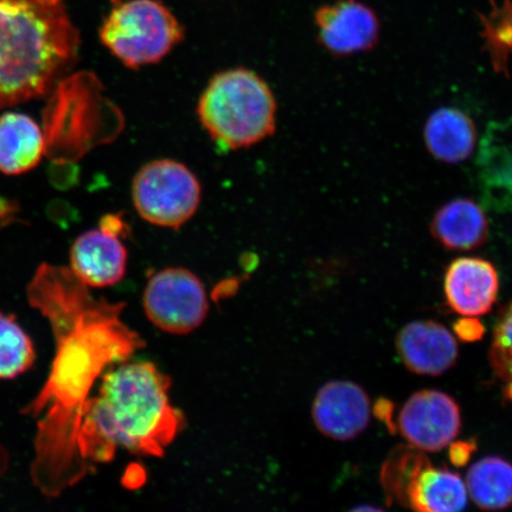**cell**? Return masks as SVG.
<instances>
[{
    "instance_id": "2",
    "label": "cell",
    "mask_w": 512,
    "mask_h": 512,
    "mask_svg": "<svg viewBox=\"0 0 512 512\" xmlns=\"http://www.w3.org/2000/svg\"><path fill=\"white\" fill-rule=\"evenodd\" d=\"M171 380L151 362H121L105 371L83 416L79 453L88 473L118 448L163 456L184 424L170 401Z\"/></svg>"
},
{
    "instance_id": "10",
    "label": "cell",
    "mask_w": 512,
    "mask_h": 512,
    "mask_svg": "<svg viewBox=\"0 0 512 512\" xmlns=\"http://www.w3.org/2000/svg\"><path fill=\"white\" fill-rule=\"evenodd\" d=\"M315 24L320 46L337 57L368 53L380 40V18L360 0H337L320 6Z\"/></svg>"
},
{
    "instance_id": "24",
    "label": "cell",
    "mask_w": 512,
    "mask_h": 512,
    "mask_svg": "<svg viewBox=\"0 0 512 512\" xmlns=\"http://www.w3.org/2000/svg\"><path fill=\"white\" fill-rule=\"evenodd\" d=\"M349 512H384L383 510L373 507V505H358L354 509H351Z\"/></svg>"
},
{
    "instance_id": "4",
    "label": "cell",
    "mask_w": 512,
    "mask_h": 512,
    "mask_svg": "<svg viewBox=\"0 0 512 512\" xmlns=\"http://www.w3.org/2000/svg\"><path fill=\"white\" fill-rule=\"evenodd\" d=\"M197 115L217 145L229 150L246 149L273 136L277 101L258 74L234 68L209 81L198 101Z\"/></svg>"
},
{
    "instance_id": "23",
    "label": "cell",
    "mask_w": 512,
    "mask_h": 512,
    "mask_svg": "<svg viewBox=\"0 0 512 512\" xmlns=\"http://www.w3.org/2000/svg\"><path fill=\"white\" fill-rule=\"evenodd\" d=\"M472 451L473 444L459 443L457 445H453L451 451V459L453 464L463 466V464L467 462V459L470 458Z\"/></svg>"
},
{
    "instance_id": "8",
    "label": "cell",
    "mask_w": 512,
    "mask_h": 512,
    "mask_svg": "<svg viewBox=\"0 0 512 512\" xmlns=\"http://www.w3.org/2000/svg\"><path fill=\"white\" fill-rule=\"evenodd\" d=\"M143 306L145 315L159 330L185 335L200 328L209 311L206 288L195 273L169 267L147 281Z\"/></svg>"
},
{
    "instance_id": "13",
    "label": "cell",
    "mask_w": 512,
    "mask_h": 512,
    "mask_svg": "<svg viewBox=\"0 0 512 512\" xmlns=\"http://www.w3.org/2000/svg\"><path fill=\"white\" fill-rule=\"evenodd\" d=\"M395 344L402 363L419 375L444 374L457 363L459 356L456 337L433 320H418L403 326Z\"/></svg>"
},
{
    "instance_id": "26",
    "label": "cell",
    "mask_w": 512,
    "mask_h": 512,
    "mask_svg": "<svg viewBox=\"0 0 512 512\" xmlns=\"http://www.w3.org/2000/svg\"><path fill=\"white\" fill-rule=\"evenodd\" d=\"M40 2L49 3V4H60L61 0H40Z\"/></svg>"
},
{
    "instance_id": "25",
    "label": "cell",
    "mask_w": 512,
    "mask_h": 512,
    "mask_svg": "<svg viewBox=\"0 0 512 512\" xmlns=\"http://www.w3.org/2000/svg\"><path fill=\"white\" fill-rule=\"evenodd\" d=\"M505 396L512 401V381L508 382L507 389H505Z\"/></svg>"
},
{
    "instance_id": "15",
    "label": "cell",
    "mask_w": 512,
    "mask_h": 512,
    "mask_svg": "<svg viewBox=\"0 0 512 512\" xmlns=\"http://www.w3.org/2000/svg\"><path fill=\"white\" fill-rule=\"evenodd\" d=\"M431 234L439 245L454 252H469L485 245L489 222L482 207L470 198H456L434 214Z\"/></svg>"
},
{
    "instance_id": "3",
    "label": "cell",
    "mask_w": 512,
    "mask_h": 512,
    "mask_svg": "<svg viewBox=\"0 0 512 512\" xmlns=\"http://www.w3.org/2000/svg\"><path fill=\"white\" fill-rule=\"evenodd\" d=\"M79 48V31L61 3L0 0V110L53 91Z\"/></svg>"
},
{
    "instance_id": "21",
    "label": "cell",
    "mask_w": 512,
    "mask_h": 512,
    "mask_svg": "<svg viewBox=\"0 0 512 512\" xmlns=\"http://www.w3.org/2000/svg\"><path fill=\"white\" fill-rule=\"evenodd\" d=\"M490 361L499 379L512 381V300L497 318Z\"/></svg>"
},
{
    "instance_id": "17",
    "label": "cell",
    "mask_w": 512,
    "mask_h": 512,
    "mask_svg": "<svg viewBox=\"0 0 512 512\" xmlns=\"http://www.w3.org/2000/svg\"><path fill=\"white\" fill-rule=\"evenodd\" d=\"M46 140L36 121L23 113L0 117V172L22 175L41 162Z\"/></svg>"
},
{
    "instance_id": "20",
    "label": "cell",
    "mask_w": 512,
    "mask_h": 512,
    "mask_svg": "<svg viewBox=\"0 0 512 512\" xmlns=\"http://www.w3.org/2000/svg\"><path fill=\"white\" fill-rule=\"evenodd\" d=\"M35 361L31 338L14 316L0 311V380H11L29 370Z\"/></svg>"
},
{
    "instance_id": "5",
    "label": "cell",
    "mask_w": 512,
    "mask_h": 512,
    "mask_svg": "<svg viewBox=\"0 0 512 512\" xmlns=\"http://www.w3.org/2000/svg\"><path fill=\"white\" fill-rule=\"evenodd\" d=\"M112 9L99 35L104 46L124 64L138 69L158 63L184 38V28L158 0H111Z\"/></svg>"
},
{
    "instance_id": "14",
    "label": "cell",
    "mask_w": 512,
    "mask_h": 512,
    "mask_svg": "<svg viewBox=\"0 0 512 512\" xmlns=\"http://www.w3.org/2000/svg\"><path fill=\"white\" fill-rule=\"evenodd\" d=\"M127 258L119 236L102 228L88 230L70 249L69 270L87 287H110L125 277Z\"/></svg>"
},
{
    "instance_id": "1",
    "label": "cell",
    "mask_w": 512,
    "mask_h": 512,
    "mask_svg": "<svg viewBox=\"0 0 512 512\" xmlns=\"http://www.w3.org/2000/svg\"><path fill=\"white\" fill-rule=\"evenodd\" d=\"M28 299L48 319L56 343L48 380L24 409L37 420L32 480L44 495L55 497L87 475L79 435L102 375L144 343L121 320L124 303L95 299L69 268L38 266Z\"/></svg>"
},
{
    "instance_id": "19",
    "label": "cell",
    "mask_w": 512,
    "mask_h": 512,
    "mask_svg": "<svg viewBox=\"0 0 512 512\" xmlns=\"http://www.w3.org/2000/svg\"><path fill=\"white\" fill-rule=\"evenodd\" d=\"M488 14L477 12L480 24L479 37L483 51L489 56L496 74L510 78L512 59V0H489Z\"/></svg>"
},
{
    "instance_id": "18",
    "label": "cell",
    "mask_w": 512,
    "mask_h": 512,
    "mask_svg": "<svg viewBox=\"0 0 512 512\" xmlns=\"http://www.w3.org/2000/svg\"><path fill=\"white\" fill-rule=\"evenodd\" d=\"M465 485L482 510L501 511L512 505V465L501 457L479 459L467 471Z\"/></svg>"
},
{
    "instance_id": "12",
    "label": "cell",
    "mask_w": 512,
    "mask_h": 512,
    "mask_svg": "<svg viewBox=\"0 0 512 512\" xmlns=\"http://www.w3.org/2000/svg\"><path fill=\"white\" fill-rule=\"evenodd\" d=\"M499 278L496 267L480 258H458L448 265L444 294L448 307L463 317L488 315L497 302Z\"/></svg>"
},
{
    "instance_id": "7",
    "label": "cell",
    "mask_w": 512,
    "mask_h": 512,
    "mask_svg": "<svg viewBox=\"0 0 512 512\" xmlns=\"http://www.w3.org/2000/svg\"><path fill=\"white\" fill-rule=\"evenodd\" d=\"M202 188L188 166L172 159L147 163L134 176L132 198L143 220L178 229L196 214Z\"/></svg>"
},
{
    "instance_id": "9",
    "label": "cell",
    "mask_w": 512,
    "mask_h": 512,
    "mask_svg": "<svg viewBox=\"0 0 512 512\" xmlns=\"http://www.w3.org/2000/svg\"><path fill=\"white\" fill-rule=\"evenodd\" d=\"M462 430V413L450 395L425 389L409 396L398 416V431L421 452H438Z\"/></svg>"
},
{
    "instance_id": "6",
    "label": "cell",
    "mask_w": 512,
    "mask_h": 512,
    "mask_svg": "<svg viewBox=\"0 0 512 512\" xmlns=\"http://www.w3.org/2000/svg\"><path fill=\"white\" fill-rule=\"evenodd\" d=\"M381 484L389 503L413 512H463L469 499L458 473L435 467L425 452L409 445L389 454L382 466Z\"/></svg>"
},
{
    "instance_id": "11",
    "label": "cell",
    "mask_w": 512,
    "mask_h": 512,
    "mask_svg": "<svg viewBox=\"0 0 512 512\" xmlns=\"http://www.w3.org/2000/svg\"><path fill=\"white\" fill-rule=\"evenodd\" d=\"M317 430L330 439L349 441L367 430L371 403L366 390L347 380L326 382L312 405Z\"/></svg>"
},
{
    "instance_id": "16",
    "label": "cell",
    "mask_w": 512,
    "mask_h": 512,
    "mask_svg": "<svg viewBox=\"0 0 512 512\" xmlns=\"http://www.w3.org/2000/svg\"><path fill=\"white\" fill-rule=\"evenodd\" d=\"M424 139L428 152L439 162L462 163L475 151L476 125L458 108L441 107L428 117Z\"/></svg>"
},
{
    "instance_id": "22",
    "label": "cell",
    "mask_w": 512,
    "mask_h": 512,
    "mask_svg": "<svg viewBox=\"0 0 512 512\" xmlns=\"http://www.w3.org/2000/svg\"><path fill=\"white\" fill-rule=\"evenodd\" d=\"M456 334L464 341H477L483 336L484 328L477 318L464 317L454 326Z\"/></svg>"
}]
</instances>
